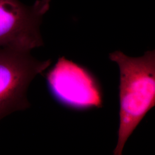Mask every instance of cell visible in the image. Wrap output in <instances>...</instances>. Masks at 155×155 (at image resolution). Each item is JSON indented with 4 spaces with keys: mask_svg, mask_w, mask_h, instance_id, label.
Listing matches in <instances>:
<instances>
[{
    "mask_svg": "<svg viewBox=\"0 0 155 155\" xmlns=\"http://www.w3.org/2000/svg\"><path fill=\"white\" fill-rule=\"evenodd\" d=\"M109 59L120 71V123L113 154L121 155L127 140L155 106V51L133 58L117 51Z\"/></svg>",
    "mask_w": 155,
    "mask_h": 155,
    "instance_id": "6da1fadb",
    "label": "cell"
},
{
    "mask_svg": "<svg viewBox=\"0 0 155 155\" xmlns=\"http://www.w3.org/2000/svg\"><path fill=\"white\" fill-rule=\"evenodd\" d=\"M46 79L54 98L65 107L87 110L103 106L104 92L98 79L86 67L64 56L47 73Z\"/></svg>",
    "mask_w": 155,
    "mask_h": 155,
    "instance_id": "7a4b0ae2",
    "label": "cell"
},
{
    "mask_svg": "<svg viewBox=\"0 0 155 155\" xmlns=\"http://www.w3.org/2000/svg\"><path fill=\"white\" fill-rule=\"evenodd\" d=\"M51 64L50 59H36L31 51L0 48V121L30 107L29 86Z\"/></svg>",
    "mask_w": 155,
    "mask_h": 155,
    "instance_id": "3957f363",
    "label": "cell"
},
{
    "mask_svg": "<svg viewBox=\"0 0 155 155\" xmlns=\"http://www.w3.org/2000/svg\"><path fill=\"white\" fill-rule=\"evenodd\" d=\"M50 1L27 6L18 0H0V48L31 51L43 45L40 26Z\"/></svg>",
    "mask_w": 155,
    "mask_h": 155,
    "instance_id": "277c9868",
    "label": "cell"
}]
</instances>
